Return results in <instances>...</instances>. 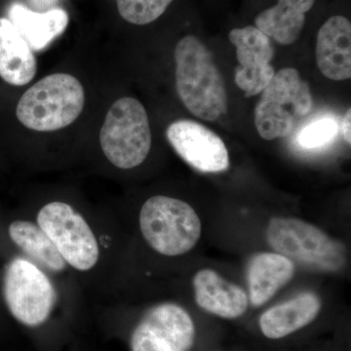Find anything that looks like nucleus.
Segmentation results:
<instances>
[{
    "label": "nucleus",
    "instance_id": "2",
    "mask_svg": "<svg viewBox=\"0 0 351 351\" xmlns=\"http://www.w3.org/2000/svg\"><path fill=\"white\" fill-rule=\"evenodd\" d=\"M34 219L71 271L91 274L104 262V246L96 226L71 203L49 201L39 208Z\"/></svg>",
    "mask_w": 351,
    "mask_h": 351
},
{
    "label": "nucleus",
    "instance_id": "20",
    "mask_svg": "<svg viewBox=\"0 0 351 351\" xmlns=\"http://www.w3.org/2000/svg\"><path fill=\"white\" fill-rule=\"evenodd\" d=\"M173 0H117L120 16L133 25H144L158 19Z\"/></svg>",
    "mask_w": 351,
    "mask_h": 351
},
{
    "label": "nucleus",
    "instance_id": "8",
    "mask_svg": "<svg viewBox=\"0 0 351 351\" xmlns=\"http://www.w3.org/2000/svg\"><path fill=\"white\" fill-rule=\"evenodd\" d=\"M100 144L104 156L119 169H133L144 162L152 147L144 106L129 97L115 101L101 126Z\"/></svg>",
    "mask_w": 351,
    "mask_h": 351
},
{
    "label": "nucleus",
    "instance_id": "10",
    "mask_svg": "<svg viewBox=\"0 0 351 351\" xmlns=\"http://www.w3.org/2000/svg\"><path fill=\"white\" fill-rule=\"evenodd\" d=\"M166 136L182 160L199 172L221 173L230 167V156L223 141L198 122L178 120L168 127Z\"/></svg>",
    "mask_w": 351,
    "mask_h": 351
},
{
    "label": "nucleus",
    "instance_id": "17",
    "mask_svg": "<svg viewBox=\"0 0 351 351\" xmlns=\"http://www.w3.org/2000/svg\"><path fill=\"white\" fill-rule=\"evenodd\" d=\"M38 69L29 43L5 18H0V77L14 86L32 82Z\"/></svg>",
    "mask_w": 351,
    "mask_h": 351
},
{
    "label": "nucleus",
    "instance_id": "13",
    "mask_svg": "<svg viewBox=\"0 0 351 351\" xmlns=\"http://www.w3.org/2000/svg\"><path fill=\"white\" fill-rule=\"evenodd\" d=\"M195 302L201 308L219 317L233 319L247 311L248 295L244 289L228 282L215 270H200L193 277Z\"/></svg>",
    "mask_w": 351,
    "mask_h": 351
},
{
    "label": "nucleus",
    "instance_id": "21",
    "mask_svg": "<svg viewBox=\"0 0 351 351\" xmlns=\"http://www.w3.org/2000/svg\"><path fill=\"white\" fill-rule=\"evenodd\" d=\"M338 130L337 122L330 117H325L304 127L298 135V143L304 149H316L332 140Z\"/></svg>",
    "mask_w": 351,
    "mask_h": 351
},
{
    "label": "nucleus",
    "instance_id": "15",
    "mask_svg": "<svg viewBox=\"0 0 351 351\" xmlns=\"http://www.w3.org/2000/svg\"><path fill=\"white\" fill-rule=\"evenodd\" d=\"M295 263L277 253L253 256L247 267L249 298L254 306L269 302L294 277Z\"/></svg>",
    "mask_w": 351,
    "mask_h": 351
},
{
    "label": "nucleus",
    "instance_id": "7",
    "mask_svg": "<svg viewBox=\"0 0 351 351\" xmlns=\"http://www.w3.org/2000/svg\"><path fill=\"white\" fill-rule=\"evenodd\" d=\"M261 94L255 108V125L258 135L267 141L287 137L313 108L308 84L295 69L277 71Z\"/></svg>",
    "mask_w": 351,
    "mask_h": 351
},
{
    "label": "nucleus",
    "instance_id": "14",
    "mask_svg": "<svg viewBox=\"0 0 351 351\" xmlns=\"http://www.w3.org/2000/svg\"><path fill=\"white\" fill-rule=\"evenodd\" d=\"M8 235L21 252V256L32 261L53 277L69 271L54 243L34 219H18L8 226Z\"/></svg>",
    "mask_w": 351,
    "mask_h": 351
},
{
    "label": "nucleus",
    "instance_id": "11",
    "mask_svg": "<svg viewBox=\"0 0 351 351\" xmlns=\"http://www.w3.org/2000/svg\"><path fill=\"white\" fill-rule=\"evenodd\" d=\"M237 48L239 66L235 71V82L246 98L256 96L265 89L274 75L270 64L274 48L269 36L254 25L233 29L228 34Z\"/></svg>",
    "mask_w": 351,
    "mask_h": 351
},
{
    "label": "nucleus",
    "instance_id": "5",
    "mask_svg": "<svg viewBox=\"0 0 351 351\" xmlns=\"http://www.w3.org/2000/svg\"><path fill=\"white\" fill-rule=\"evenodd\" d=\"M2 294L11 315L29 328L45 324L59 302L55 277L23 256L7 263Z\"/></svg>",
    "mask_w": 351,
    "mask_h": 351
},
{
    "label": "nucleus",
    "instance_id": "22",
    "mask_svg": "<svg viewBox=\"0 0 351 351\" xmlns=\"http://www.w3.org/2000/svg\"><path fill=\"white\" fill-rule=\"evenodd\" d=\"M350 119H351V110H348L346 112L345 117L343 119V125H341V129H343V138L348 145H350Z\"/></svg>",
    "mask_w": 351,
    "mask_h": 351
},
{
    "label": "nucleus",
    "instance_id": "12",
    "mask_svg": "<svg viewBox=\"0 0 351 351\" xmlns=\"http://www.w3.org/2000/svg\"><path fill=\"white\" fill-rule=\"evenodd\" d=\"M316 62L323 75L336 82L351 77V24L343 16H332L320 27Z\"/></svg>",
    "mask_w": 351,
    "mask_h": 351
},
{
    "label": "nucleus",
    "instance_id": "4",
    "mask_svg": "<svg viewBox=\"0 0 351 351\" xmlns=\"http://www.w3.org/2000/svg\"><path fill=\"white\" fill-rule=\"evenodd\" d=\"M143 239L156 253L178 257L193 250L201 235V221L184 201L166 195L149 198L140 210Z\"/></svg>",
    "mask_w": 351,
    "mask_h": 351
},
{
    "label": "nucleus",
    "instance_id": "6",
    "mask_svg": "<svg viewBox=\"0 0 351 351\" xmlns=\"http://www.w3.org/2000/svg\"><path fill=\"white\" fill-rule=\"evenodd\" d=\"M267 239L277 254L319 271H339L346 263V249L317 226L297 218L270 219Z\"/></svg>",
    "mask_w": 351,
    "mask_h": 351
},
{
    "label": "nucleus",
    "instance_id": "3",
    "mask_svg": "<svg viewBox=\"0 0 351 351\" xmlns=\"http://www.w3.org/2000/svg\"><path fill=\"white\" fill-rule=\"evenodd\" d=\"M84 104V89L77 78L68 73H54L25 92L16 114L21 123L32 130L56 131L75 122Z\"/></svg>",
    "mask_w": 351,
    "mask_h": 351
},
{
    "label": "nucleus",
    "instance_id": "18",
    "mask_svg": "<svg viewBox=\"0 0 351 351\" xmlns=\"http://www.w3.org/2000/svg\"><path fill=\"white\" fill-rule=\"evenodd\" d=\"M9 21L15 25L32 50L40 51L66 31L69 15L61 8L38 13L29 10L22 4L15 3L9 9Z\"/></svg>",
    "mask_w": 351,
    "mask_h": 351
},
{
    "label": "nucleus",
    "instance_id": "16",
    "mask_svg": "<svg viewBox=\"0 0 351 351\" xmlns=\"http://www.w3.org/2000/svg\"><path fill=\"white\" fill-rule=\"evenodd\" d=\"M321 301L313 293H302L293 299L270 307L260 318L261 331L267 338L287 337L307 326L319 313Z\"/></svg>",
    "mask_w": 351,
    "mask_h": 351
},
{
    "label": "nucleus",
    "instance_id": "1",
    "mask_svg": "<svg viewBox=\"0 0 351 351\" xmlns=\"http://www.w3.org/2000/svg\"><path fill=\"white\" fill-rule=\"evenodd\" d=\"M176 87L182 104L195 117L215 121L228 112L223 75L207 46L186 36L175 49Z\"/></svg>",
    "mask_w": 351,
    "mask_h": 351
},
{
    "label": "nucleus",
    "instance_id": "9",
    "mask_svg": "<svg viewBox=\"0 0 351 351\" xmlns=\"http://www.w3.org/2000/svg\"><path fill=\"white\" fill-rule=\"evenodd\" d=\"M195 327L188 311L173 302L151 307L132 332L131 351H189Z\"/></svg>",
    "mask_w": 351,
    "mask_h": 351
},
{
    "label": "nucleus",
    "instance_id": "19",
    "mask_svg": "<svg viewBox=\"0 0 351 351\" xmlns=\"http://www.w3.org/2000/svg\"><path fill=\"white\" fill-rule=\"evenodd\" d=\"M315 0H278L276 6L258 14L256 27L282 45H290L301 36L306 14Z\"/></svg>",
    "mask_w": 351,
    "mask_h": 351
}]
</instances>
